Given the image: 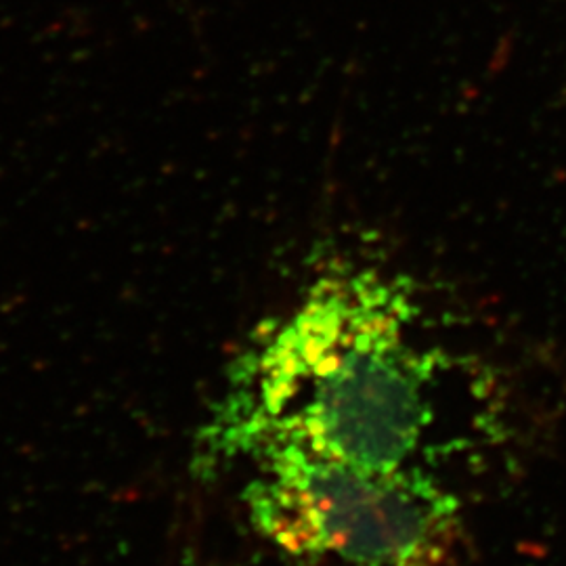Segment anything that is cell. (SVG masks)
<instances>
[{"label": "cell", "instance_id": "7a4b0ae2", "mask_svg": "<svg viewBox=\"0 0 566 566\" xmlns=\"http://www.w3.org/2000/svg\"><path fill=\"white\" fill-rule=\"evenodd\" d=\"M252 526L298 566H443L458 500L424 468L371 470L301 451L252 460Z\"/></svg>", "mask_w": 566, "mask_h": 566}, {"label": "cell", "instance_id": "6da1fadb", "mask_svg": "<svg viewBox=\"0 0 566 566\" xmlns=\"http://www.w3.org/2000/svg\"><path fill=\"white\" fill-rule=\"evenodd\" d=\"M397 277L329 269L231 367L198 468L301 451L371 470L416 464L434 420V361Z\"/></svg>", "mask_w": 566, "mask_h": 566}]
</instances>
